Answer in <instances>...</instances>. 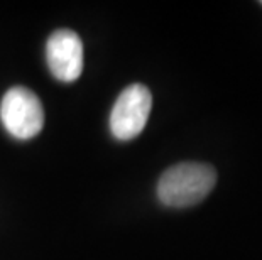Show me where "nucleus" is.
I'll use <instances>...</instances> for the list:
<instances>
[{"mask_svg":"<svg viewBox=\"0 0 262 260\" xmlns=\"http://www.w3.org/2000/svg\"><path fill=\"white\" fill-rule=\"evenodd\" d=\"M260 5H262V2H260Z\"/></svg>","mask_w":262,"mask_h":260,"instance_id":"39448f33","label":"nucleus"},{"mask_svg":"<svg viewBox=\"0 0 262 260\" xmlns=\"http://www.w3.org/2000/svg\"><path fill=\"white\" fill-rule=\"evenodd\" d=\"M216 184V171L205 162H180L166 169L158 182L159 201L171 208L198 204Z\"/></svg>","mask_w":262,"mask_h":260,"instance_id":"f257e3e1","label":"nucleus"},{"mask_svg":"<svg viewBox=\"0 0 262 260\" xmlns=\"http://www.w3.org/2000/svg\"><path fill=\"white\" fill-rule=\"evenodd\" d=\"M152 95L144 85H130L117 97L110 112V132L117 140H132L147 125Z\"/></svg>","mask_w":262,"mask_h":260,"instance_id":"7ed1b4c3","label":"nucleus"},{"mask_svg":"<svg viewBox=\"0 0 262 260\" xmlns=\"http://www.w3.org/2000/svg\"><path fill=\"white\" fill-rule=\"evenodd\" d=\"M46 61L56 80L71 83L83 71V42L75 31L58 29L46 42Z\"/></svg>","mask_w":262,"mask_h":260,"instance_id":"20e7f679","label":"nucleus"},{"mask_svg":"<svg viewBox=\"0 0 262 260\" xmlns=\"http://www.w3.org/2000/svg\"><path fill=\"white\" fill-rule=\"evenodd\" d=\"M0 120L10 135L20 140L36 137L44 127V108L34 91L14 86L0 102Z\"/></svg>","mask_w":262,"mask_h":260,"instance_id":"f03ea898","label":"nucleus"}]
</instances>
